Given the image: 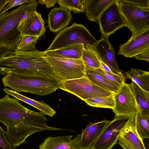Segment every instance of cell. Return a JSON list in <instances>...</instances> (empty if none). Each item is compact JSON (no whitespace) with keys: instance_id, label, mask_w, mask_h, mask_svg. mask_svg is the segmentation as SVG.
Returning <instances> with one entry per match:
<instances>
[{"instance_id":"1","label":"cell","mask_w":149,"mask_h":149,"mask_svg":"<svg viewBox=\"0 0 149 149\" xmlns=\"http://www.w3.org/2000/svg\"><path fill=\"white\" fill-rule=\"evenodd\" d=\"M47 120L45 115L28 109L7 94L0 99V122L6 126L7 139L15 148L35 133L51 130L45 123Z\"/></svg>"},{"instance_id":"2","label":"cell","mask_w":149,"mask_h":149,"mask_svg":"<svg viewBox=\"0 0 149 149\" xmlns=\"http://www.w3.org/2000/svg\"><path fill=\"white\" fill-rule=\"evenodd\" d=\"M10 73L47 74L56 77L50 64L39 51L24 52L15 49L0 54V74Z\"/></svg>"},{"instance_id":"3","label":"cell","mask_w":149,"mask_h":149,"mask_svg":"<svg viewBox=\"0 0 149 149\" xmlns=\"http://www.w3.org/2000/svg\"><path fill=\"white\" fill-rule=\"evenodd\" d=\"M38 2L24 3L0 13V54L15 49L22 36L17 29L20 21L36 11Z\"/></svg>"},{"instance_id":"4","label":"cell","mask_w":149,"mask_h":149,"mask_svg":"<svg viewBox=\"0 0 149 149\" xmlns=\"http://www.w3.org/2000/svg\"><path fill=\"white\" fill-rule=\"evenodd\" d=\"M2 81L4 87L17 93L25 92L40 96L55 91L61 84L56 77L43 74L10 73L5 75Z\"/></svg>"},{"instance_id":"5","label":"cell","mask_w":149,"mask_h":149,"mask_svg":"<svg viewBox=\"0 0 149 149\" xmlns=\"http://www.w3.org/2000/svg\"><path fill=\"white\" fill-rule=\"evenodd\" d=\"M97 41L84 25L74 22L71 26L59 31L46 50H54L75 44L93 47Z\"/></svg>"},{"instance_id":"6","label":"cell","mask_w":149,"mask_h":149,"mask_svg":"<svg viewBox=\"0 0 149 149\" xmlns=\"http://www.w3.org/2000/svg\"><path fill=\"white\" fill-rule=\"evenodd\" d=\"M118 3L131 36L149 29V9L138 7L125 0H118Z\"/></svg>"},{"instance_id":"7","label":"cell","mask_w":149,"mask_h":149,"mask_svg":"<svg viewBox=\"0 0 149 149\" xmlns=\"http://www.w3.org/2000/svg\"><path fill=\"white\" fill-rule=\"evenodd\" d=\"M60 88L84 101L89 98L108 96L114 93L94 83L86 74L80 78L62 82Z\"/></svg>"},{"instance_id":"8","label":"cell","mask_w":149,"mask_h":149,"mask_svg":"<svg viewBox=\"0 0 149 149\" xmlns=\"http://www.w3.org/2000/svg\"><path fill=\"white\" fill-rule=\"evenodd\" d=\"M50 64L56 77L62 82L80 78L86 74L81 58L73 59L44 56Z\"/></svg>"},{"instance_id":"9","label":"cell","mask_w":149,"mask_h":149,"mask_svg":"<svg viewBox=\"0 0 149 149\" xmlns=\"http://www.w3.org/2000/svg\"><path fill=\"white\" fill-rule=\"evenodd\" d=\"M130 118L115 116L102 132L91 149H112L117 143L120 132Z\"/></svg>"},{"instance_id":"10","label":"cell","mask_w":149,"mask_h":149,"mask_svg":"<svg viewBox=\"0 0 149 149\" xmlns=\"http://www.w3.org/2000/svg\"><path fill=\"white\" fill-rule=\"evenodd\" d=\"M118 1L116 0L107 8L99 18L98 23L102 36L108 38L119 29L127 26L119 10Z\"/></svg>"},{"instance_id":"11","label":"cell","mask_w":149,"mask_h":149,"mask_svg":"<svg viewBox=\"0 0 149 149\" xmlns=\"http://www.w3.org/2000/svg\"><path fill=\"white\" fill-rule=\"evenodd\" d=\"M114 96L116 106L112 111L115 116L131 117L136 115L139 109L129 84L124 82Z\"/></svg>"},{"instance_id":"12","label":"cell","mask_w":149,"mask_h":149,"mask_svg":"<svg viewBox=\"0 0 149 149\" xmlns=\"http://www.w3.org/2000/svg\"><path fill=\"white\" fill-rule=\"evenodd\" d=\"M149 51V29L131 36L125 43L121 44L117 54L132 58Z\"/></svg>"},{"instance_id":"13","label":"cell","mask_w":149,"mask_h":149,"mask_svg":"<svg viewBox=\"0 0 149 149\" xmlns=\"http://www.w3.org/2000/svg\"><path fill=\"white\" fill-rule=\"evenodd\" d=\"M110 121L106 120L91 123L74 139L77 149H91L95 141Z\"/></svg>"},{"instance_id":"14","label":"cell","mask_w":149,"mask_h":149,"mask_svg":"<svg viewBox=\"0 0 149 149\" xmlns=\"http://www.w3.org/2000/svg\"><path fill=\"white\" fill-rule=\"evenodd\" d=\"M134 117L129 118L120 132L118 140L123 149H146L135 128Z\"/></svg>"},{"instance_id":"15","label":"cell","mask_w":149,"mask_h":149,"mask_svg":"<svg viewBox=\"0 0 149 149\" xmlns=\"http://www.w3.org/2000/svg\"><path fill=\"white\" fill-rule=\"evenodd\" d=\"M93 48L100 61L107 65L116 75L122 73L118 67L115 58V52L108 38L102 36Z\"/></svg>"},{"instance_id":"16","label":"cell","mask_w":149,"mask_h":149,"mask_svg":"<svg viewBox=\"0 0 149 149\" xmlns=\"http://www.w3.org/2000/svg\"><path fill=\"white\" fill-rule=\"evenodd\" d=\"M45 24L41 14L36 11L22 19L18 25L17 29L22 36L28 35L40 37L46 31Z\"/></svg>"},{"instance_id":"17","label":"cell","mask_w":149,"mask_h":149,"mask_svg":"<svg viewBox=\"0 0 149 149\" xmlns=\"http://www.w3.org/2000/svg\"><path fill=\"white\" fill-rule=\"evenodd\" d=\"M72 19L71 11L61 7L52 9L48 15V26L51 31L56 33L66 28Z\"/></svg>"},{"instance_id":"18","label":"cell","mask_w":149,"mask_h":149,"mask_svg":"<svg viewBox=\"0 0 149 149\" xmlns=\"http://www.w3.org/2000/svg\"><path fill=\"white\" fill-rule=\"evenodd\" d=\"M116 0H85L84 12L87 19L91 22H98L103 11Z\"/></svg>"},{"instance_id":"19","label":"cell","mask_w":149,"mask_h":149,"mask_svg":"<svg viewBox=\"0 0 149 149\" xmlns=\"http://www.w3.org/2000/svg\"><path fill=\"white\" fill-rule=\"evenodd\" d=\"M84 45H72L57 49L41 52L44 56L52 57L79 59L81 58Z\"/></svg>"},{"instance_id":"20","label":"cell","mask_w":149,"mask_h":149,"mask_svg":"<svg viewBox=\"0 0 149 149\" xmlns=\"http://www.w3.org/2000/svg\"><path fill=\"white\" fill-rule=\"evenodd\" d=\"M73 136L48 137L39 146V149H77Z\"/></svg>"},{"instance_id":"21","label":"cell","mask_w":149,"mask_h":149,"mask_svg":"<svg viewBox=\"0 0 149 149\" xmlns=\"http://www.w3.org/2000/svg\"><path fill=\"white\" fill-rule=\"evenodd\" d=\"M141 115L149 120V92L143 90L133 81L129 84Z\"/></svg>"},{"instance_id":"22","label":"cell","mask_w":149,"mask_h":149,"mask_svg":"<svg viewBox=\"0 0 149 149\" xmlns=\"http://www.w3.org/2000/svg\"><path fill=\"white\" fill-rule=\"evenodd\" d=\"M3 90L7 95L14 97L17 100L23 101L38 109L44 115L53 117L56 113L55 111L42 101H38L29 98L6 88H3Z\"/></svg>"},{"instance_id":"23","label":"cell","mask_w":149,"mask_h":149,"mask_svg":"<svg viewBox=\"0 0 149 149\" xmlns=\"http://www.w3.org/2000/svg\"><path fill=\"white\" fill-rule=\"evenodd\" d=\"M86 75L95 84L114 93L118 92L122 86L108 80L95 70L86 71Z\"/></svg>"},{"instance_id":"24","label":"cell","mask_w":149,"mask_h":149,"mask_svg":"<svg viewBox=\"0 0 149 149\" xmlns=\"http://www.w3.org/2000/svg\"><path fill=\"white\" fill-rule=\"evenodd\" d=\"M81 58L84 65L85 71L101 69L100 60L92 47L84 45Z\"/></svg>"},{"instance_id":"25","label":"cell","mask_w":149,"mask_h":149,"mask_svg":"<svg viewBox=\"0 0 149 149\" xmlns=\"http://www.w3.org/2000/svg\"><path fill=\"white\" fill-rule=\"evenodd\" d=\"M127 79H131L145 91L149 92V72L131 68L126 72Z\"/></svg>"},{"instance_id":"26","label":"cell","mask_w":149,"mask_h":149,"mask_svg":"<svg viewBox=\"0 0 149 149\" xmlns=\"http://www.w3.org/2000/svg\"><path fill=\"white\" fill-rule=\"evenodd\" d=\"M84 101L88 105L94 107L113 109L116 106L114 93L108 96L89 98L84 100Z\"/></svg>"},{"instance_id":"27","label":"cell","mask_w":149,"mask_h":149,"mask_svg":"<svg viewBox=\"0 0 149 149\" xmlns=\"http://www.w3.org/2000/svg\"><path fill=\"white\" fill-rule=\"evenodd\" d=\"M136 131L142 141L149 138V120L143 116L139 110L134 116Z\"/></svg>"},{"instance_id":"28","label":"cell","mask_w":149,"mask_h":149,"mask_svg":"<svg viewBox=\"0 0 149 149\" xmlns=\"http://www.w3.org/2000/svg\"><path fill=\"white\" fill-rule=\"evenodd\" d=\"M39 37V36L28 35L22 36L15 49L19 51L24 52L39 51L36 48L35 46Z\"/></svg>"},{"instance_id":"29","label":"cell","mask_w":149,"mask_h":149,"mask_svg":"<svg viewBox=\"0 0 149 149\" xmlns=\"http://www.w3.org/2000/svg\"><path fill=\"white\" fill-rule=\"evenodd\" d=\"M85 0H59L57 2L60 7L64 8L74 13L84 12Z\"/></svg>"},{"instance_id":"30","label":"cell","mask_w":149,"mask_h":149,"mask_svg":"<svg viewBox=\"0 0 149 149\" xmlns=\"http://www.w3.org/2000/svg\"><path fill=\"white\" fill-rule=\"evenodd\" d=\"M95 70L102 76L111 81L121 86L125 82V77L122 73L118 75H116L105 71L101 68H98Z\"/></svg>"},{"instance_id":"31","label":"cell","mask_w":149,"mask_h":149,"mask_svg":"<svg viewBox=\"0 0 149 149\" xmlns=\"http://www.w3.org/2000/svg\"><path fill=\"white\" fill-rule=\"evenodd\" d=\"M5 133L6 132L0 126V146L3 149H16L8 141Z\"/></svg>"},{"instance_id":"32","label":"cell","mask_w":149,"mask_h":149,"mask_svg":"<svg viewBox=\"0 0 149 149\" xmlns=\"http://www.w3.org/2000/svg\"><path fill=\"white\" fill-rule=\"evenodd\" d=\"M37 2L38 1L35 0H10L8 5L4 8L1 13H4L10 9L18 5Z\"/></svg>"},{"instance_id":"33","label":"cell","mask_w":149,"mask_h":149,"mask_svg":"<svg viewBox=\"0 0 149 149\" xmlns=\"http://www.w3.org/2000/svg\"><path fill=\"white\" fill-rule=\"evenodd\" d=\"M127 2L139 7L149 9V0H125Z\"/></svg>"},{"instance_id":"34","label":"cell","mask_w":149,"mask_h":149,"mask_svg":"<svg viewBox=\"0 0 149 149\" xmlns=\"http://www.w3.org/2000/svg\"><path fill=\"white\" fill-rule=\"evenodd\" d=\"M58 1V0H39L38 2L41 4L45 5L47 8H50L54 6V5L57 3Z\"/></svg>"},{"instance_id":"35","label":"cell","mask_w":149,"mask_h":149,"mask_svg":"<svg viewBox=\"0 0 149 149\" xmlns=\"http://www.w3.org/2000/svg\"><path fill=\"white\" fill-rule=\"evenodd\" d=\"M137 59L139 60H143L148 62L149 61V51L144 52L134 56Z\"/></svg>"},{"instance_id":"36","label":"cell","mask_w":149,"mask_h":149,"mask_svg":"<svg viewBox=\"0 0 149 149\" xmlns=\"http://www.w3.org/2000/svg\"><path fill=\"white\" fill-rule=\"evenodd\" d=\"M100 63L102 69L105 71L113 73L112 70L107 65L101 61H100Z\"/></svg>"},{"instance_id":"37","label":"cell","mask_w":149,"mask_h":149,"mask_svg":"<svg viewBox=\"0 0 149 149\" xmlns=\"http://www.w3.org/2000/svg\"><path fill=\"white\" fill-rule=\"evenodd\" d=\"M10 0H0V13L4 8L5 6L8 3Z\"/></svg>"}]
</instances>
